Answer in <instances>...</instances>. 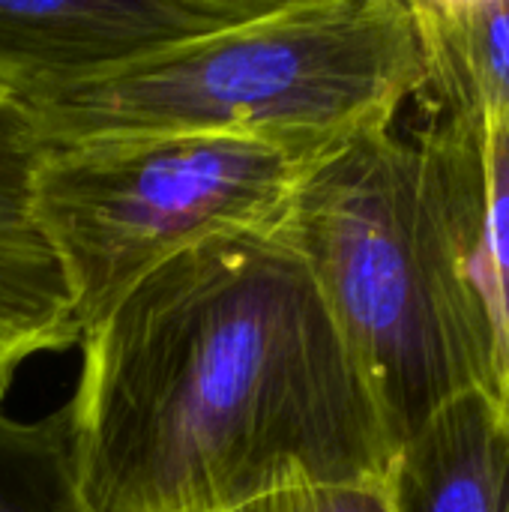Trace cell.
I'll return each instance as SVG.
<instances>
[{
    "instance_id": "3",
    "label": "cell",
    "mask_w": 509,
    "mask_h": 512,
    "mask_svg": "<svg viewBox=\"0 0 509 512\" xmlns=\"http://www.w3.org/2000/svg\"><path fill=\"white\" fill-rule=\"evenodd\" d=\"M282 228L327 297L393 447L453 396L492 393V345L417 138L387 129L321 156Z\"/></svg>"
},
{
    "instance_id": "6",
    "label": "cell",
    "mask_w": 509,
    "mask_h": 512,
    "mask_svg": "<svg viewBox=\"0 0 509 512\" xmlns=\"http://www.w3.org/2000/svg\"><path fill=\"white\" fill-rule=\"evenodd\" d=\"M462 288L492 345V393L509 408V117H444L420 138Z\"/></svg>"
},
{
    "instance_id": "5",
    "label": "cell",
    "mask_w": 509,
    "mask_h": 512,
    "mask_svg": "<svg viewBox=\"0 0 509 512\" xmlns=\"http://www.w3.org/2000/svg\"><path fill=\"white\" fill-rule=\"evenodd\" d=\"M273 0H0V90L21 105L261 15Z\"/></svg>"
},
{
    "instance_id": "7",
    "label": "cell",
    "mask_w": 509,
    "mask_h": 512,
    "mask_svg": "<svg viewBox=\"0 0 509 512\" xmlns=\"http://www.w3.org/2000/svg\"><path fill=\"white\" fill-rule=\"evenodd\" d=\"M45 147L30 111L0 90V387L48 351L81 342L63 267L33 216V174Z\"/></svg>"
},
{
    "instance_id": "1",
    "label": "cell",
    "mask_w": 509,
    "mask_h": 512,
    "mask_svg": "<svg viewBox=\"0 0 509 512\" xmlns=\"http://www.w3.org/2000/svg\"><path fill=\"white\" fill-rule=\"evenodd\" d=\"M78 345L66 414L84 512H231L387 480L378 399L282 222L171 258Z\"/></svg>"
},
{
    "instance_id": "8",
    "label": "cell",
    "mask_w": 509,
    "mask_h": 512,
    "mask_svg": "<svg viewBox=\"0 0 509 512\" xmlns=\"http://www.w3.org/2000/svg\"><path fill=\"white\" fill-rule=\"evenodd\" d=\"M390 512H509V408L489 390L444 402L390 462Z\"/></svg>"
},
{
    "instance_id": "9",
    "label": "cell",
    "mask_w": 509,
    "mask_h": 512,
    "mask_svg": "<svg viewBox=\"0 0 509 512\" xmlns=\"http://www.w3.org/2000/svg\"><path fill=\"white\" fill-rule=\"evenodd\" d=\"M447 117H509V0H411Z\"/></svg>"
},
{
    "instance_id": "10",
    "label": "cell",
    "mask_w": 509,
    "mask_h": 512,
    "mask_svg": "<svg viewBox=\"0 0 509 512\" xmlns=\"http://www.w3.org/2000/svg\"><path fill=\"white\" fill-rule=\"evenodd\" d=\"M0 512H84L66 405L24 420L6 408V387H0Z\"/></svg>"
},
{
    "instance_id": "2",
    "label": "cell",
    "mask_w": 509,
    "mask_h": 512,
    "mask_svg": "<svg viewBox=\"0 0 509 512\" xmlns=\"http://www.w3.org/2000/svg\"><path fill=\"white\" fill-rule=\"evenodd\" d=\"M423 90L426 48L411 0H273L255 18L24 108L45 150L246 135L321 159L393 129Z\"/></svg>"
},
{
    "instance_id": "11",
    "label": "cell",
    "mask_w": 509,
    "mask_h": 512,
    "mask_svg": "<svg viewBox=\"0 0 509 512\" xmlns=\"http://www.w3.org/2000/svg\"><path fill=\"white\" fill-rule=\"evenodd\" d=\"M231 512H390L384 483L363 486H291Z\"/></svg>"
},
{
    "instance_id": "4",
    "label": "cell",
    "mask_w": 509,
    "mask_h": 512,
    "mask_svg": "<svg viewBox=\"0 0 509 512\" xmlns=\"http://www.w3.org/2000/svg\"><path fill=\"white\" fill-rule=\"evenodd\" d=\"M309 159L246 135L87 141L45 150L33 216L75 300L81 333L171 258L282 222Z\"/></svg>"
}]
</instances>
